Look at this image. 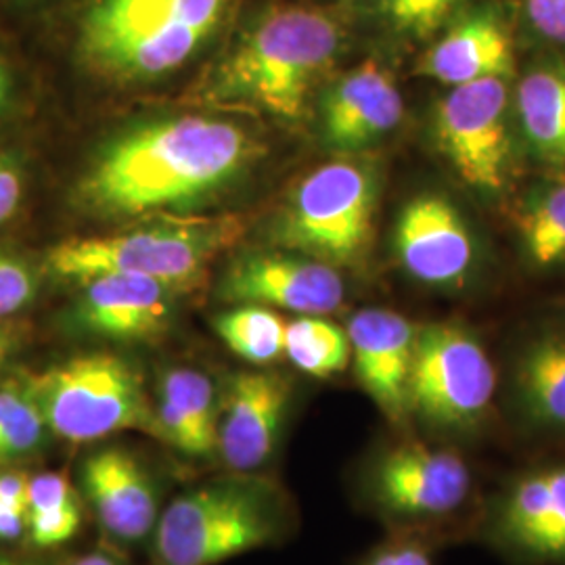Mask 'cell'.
<instances>
[{
  "mask_svg": "<svg viewBox=\"0 0 565 565\" xmlns=\"http://www.w3.org/2000/svg\"><path fill=\"white\" fill-rule=\"evenodd\" d=\"M9 350H11V338L7 333V329L0 324V366L7 361L9 356Z\"/></svg>",
  "mask_w": 565,
  "mask_h": 565,
  "instance_id": "38",
  "label": "cell"
},
{
  "mask_svg": "<svg viewBox=\"0 0 565 565\" xmlns=\"http://www.w3.org/2000/svg\"><path fill=\"white\" fill-rule=\"evenodd\" d=\"M23 179L18 163L0 156V224L7 223L20 207Z\"/></svg>",
  "mask_w": 565,
  "mask_h": 565,
  "instance_id": "32",
  "label": "cell"
},
{
  "mask_svg": "<svg viewBox=\"0 0 565 565\" xmlns=\"http://www.w3.org/2000/svg\"><path fill=\"white\" fill-rule=\"evenodd\" d=\"M30 478L20 471H0V503L28 511Z\"/></svg>",
  "mask_w": 565,
  "mask_h": 565,
  "instance_id": "34",
  "label": "cell"
},
{
  "mask_svg": "<svg viewBox=\"0 0 565 565\" xmlns=\"http://www.w3.org/2000/svg\"><path fill=\"white\" fill-rule=\"evenodd\" d=\"M46 429L72 445L139 429L162 440L141 373L111 352H88L25 382Z\"/></svg>",
  "mask_w": 565,
  "mask_h": 565,
  "instance_id": "4",
  "label": "cell"
},
{
  "mask_svg": "<svg viewBox=\"0 0 565 565\" xmlns=\"http://www.w3.org/2000/svg\"><path fill=\"white\" fill-rule=\"evenodd\" d=\"M237 224H162L118 235L60 243L49 252V268L86 281L97 275H135L166 282L177 291L202 277L207 263L233 242Z\"/></svg>",
  "mask_w": 565,
  "mask_h": 565,
  "instance_id": "5",
  "label": "cell"
},
{
  "mask_svg": "<svg viewBox=\"0 0 565 565\" xmlns=\"http://www.w3.org/2000/svg\"><path fill=\"white\" fill-rule=\"evenodd\" d=\"M518 116L532 151L551 166L565 163V67L543 65L518 86Z\"/></svg>",
  "mask_w": 565,
  "mask_h": 565,
  "instance_id": "22",
  "label": "cell"
},
{
  "mask_svg": "<svg viewBox=\"0 0 565 565\" xmlns=\"http://www.w3.org/2000/svg\"><path fill=\"white\" fill-rule=\"evenodd\" d=\"M404 103L392 76L375 61L343 74L323 103L324 141L340 151H359L380 141L403 120Z\"/></svg>",
  "mask_w": 565,
  "mask_h": 565,
  "instance_id": "17",
  "label": "cell"
},
{
  "mask_svg": "<svg viewBox=\"0 0 565 565\" xmlns=\"http://www.w3.org/2000/svg\"><path fill=\"white\" fill-rule=\"evenodd\" d=\"M36 275L20 258L0 249V321L23 310L36 298Z\"/></svg>",
  "mask_w": 565,
  "mask_h": 565,
  "instance_id": "28",
  "label": "cell"
},
{
  "mask_svg": "<svg viewBox=\"0 0 565 565\" xmlns=\"http://www.w3.org/2000/svg\"><path fill=\"white\" fill-rule=\"evenodd\" d=\"M289 404L287 382L264 371L237 373L218 415L216 450L237 473L260 469L273 455Z\"/></svg>",
  "mask_w": 565,
  "mask_h": 565,
  "instance_id": "14",
  "label": "cell"
},
{
  "mask_svg": "<svg viewBox=\"0 0 565 565\" xmlns=\"http://www.w3.org/2000/svg\"><path fill=\"white\" fill-rule=\"evenodd\" d=\"M518 231L527 258L536 266L565 263V179L548 182L527 198Z\"/></svg>",
  "mask_w": 565,
  "mask_h": 565,
  "instance_id": "24",
  "label": "cell"
},
{
  "mask_svg": "<svg viewBox=\"0 0 565 565\" xmlns=\"http://www.w3.org/2000/svg\"><path fill=\"white\" fill-rule=\"evenodd\" d=\"M221 294L228 302L321 317L342 306L345 287L329 264L282 254H254L231 266Z\"/></svg>",
  "mask_w": 565,
  "mask_h": 565,
  "instance_id": "11",
  "label": "cell"
},
{
  "mask_svg": "<svg viewBox=\"0 0 565 565\" xmlns=\"http://www.w3.org/2000/svg\"><path fill=\"white\" fill-rule=\"evenodd\" d=\"M285 324L281 315L258 303H243L214 321L223 342L243 361L254 364L273 363L281 356Z\"/></svg>",
  "mask_w": 565,
  "mask_h": 565,
  "instance_id": "25",
  "label": "cell"
},
{
  "mask_svg": "<svg viewBox=\"0 0 565 565\" xmlns=\"http://www.w3.org/2000/svg\"><path fill=\"white\" fill-rule=\"evenodd\" d=\"M163 443L189 457H207L218 440V404L210 377L195 369H170L156 406Z\"/></svg>",
  "mask_w": 565,
  "mask_h": 565,
  "instance_id": "20",
  "label": "cell"
},
{
  "mask_svg": "<svg viewBox=\"0 0 565 565\" xmlns=\"http://www.w3.org/2000/svg\"><path fill=\"white\" fill-rule=\"evenodd\" d=\"M11 90H13V78H11V70L0 57V111L7 107V103L11 99Z\"/></svg>",
  "mask_w": 565,
  "mask_h": 565,
  "instance_id": "36",
  "label": "cell"
},
{
  "mask_svg": "<svg viewBox=\"0 0 565 565\" xmlns=\"http://www.w3.org/2000/svg\"><path fill=\"white\" fill-rule=\"evenodd\" d=\"M419 72L450 88L484 78L507 81L513 74V42L505 23L492 13L457 23L425 53Z\"/></svg>",
  "mask_w": 565,
  "mask_h": 565,
  "instance_id": "19",
  "label": "cell"
},
{
  "mask_svg": "<svg viewBox=\"0 0 565 565\" xmlns=\"http://www.w3.org/2000/svg\"><path fill=\"white\" fill-rule=\"evenodd\" d=\"M46 424L28 385L0 387V463L36 452L44 443Z\"/></svg>",
  "mask_w": 565,
  "mask_h": 565,
  "instance_id": "26",
  "label": "cell"
},
{
  "mask_svg": "<svg viewBox=\"0 0 565 565\" xmlns=\"http://www.w3.org/2000/svg\"><path fill=\"white\" fill-rule=\"evenodd\" d=\"M82 488L105 534L137 543L158 525V494L142 465L120 446L90 452L82 465Z\"/></svg>",
  "mask_w": 565,
  "mask_h": 565,
  "instance_id": "16",
  "label": "cell"
},
{
  "mask_svg": "<svg viewBox=\"0 0 565 565\" xmlns=\"http://www.w3.org/2000/svg\"><path fill=\"white\" fill-rule=\"evenodd\" d=\"M282 354L306 375L331 377L350 363L348 331L323 317L302 315L285 324Z\"/></svg>",
  "mask_w": 565,
  "mask_h": 565,
  "instance_id": "23",
  "label": "cell"
},
{
  "mask_svg": "<svg viewBox=\"0 0 565 565\" xmlns=\"http://www.w3.org/2000/svg\"><path fill=\"white\" fill-rule=\"evenodd\" d=\"M78 494L63 473L46 471L30 478L28 486V515L44 513L60 507L76 505Z\"/></svg>",
  "mask_w": 565,
  "mask_h": 565,
  "instance_id": "30",
  "label": "cell"
},
{
  "mask_svg": "<svg viewBox=\"0 0 565 565\" xmlns=\"http://www.w3.org/2000/svg\"><path fill=\"white\" fill-rule=\"evenodd\" d=\"M350 361L364 392L394 424L411 413V369L417 329L403 315L366 308L348 324Z\"/></svg>",
  "mask_w": 565,
  "mask_h": 565,
  "instance_id": "12",
  "label": "cell"
},
{
  "mask_svg": "<svg viewBox=\"0 0 565 565\" xmlns=\"http://www.w3.org/2000/svg\"><path fill=\"white\" fill-rule=\"evenodd\" d=\"M78 300V323L109 340H149L170 321L174 287L149 277L97 275L86 279Z\"/></svg>",
  "mask_w": 565,
  "mask_h": 565,
  "instance_id": "18",
  "label": "cell"
},
{
  "mask_svg": "<svg viewBox=\"0 0 565 565\" xmlns=\"http://www.w3.org/2000/svg\"><path fill=\"white\" fill-rule=\"evenodd\" d=\"M524 13L536 34L565 46V0H524Z\"/></svg>",
  "mask_w": 565,
  "mask_h": 565,
  "instance_id": "31",
  "label": "cell"
},
{
  "mask_svg": "<svg viewBox=\"0 0 565 565\" xmlns=\"http://www.w3.org/2000/svg\"><path fill=\"white\" fill-rule=\"evenodd\" d=\"M494 532L527 559L565 562V463L534 469L509 486Z\"/></svg>",
  "mask_w": 565,
  "mask_h": 565,
  "instance_id": "15",
  "label": "cell"
},
{
  "mask_svg": "<svg viewBox=\"0 0 565 565\" xmlns=\"http://www.w3.org/2000/svg\"><path fill=\"white\" fill-rule=\"evenodd\" d=\"M513 382L530 422L565 429V331H546L525 343Z\"/></svg>",
  "mask_w": 565,
  "mask_h": 565,
  "instance_id": "21",
  "label": "cell"
},
{
  "mask_svg": "<svg viewBox=\"0 0 565 565\" xmlns=\"http://www.w3.org/2000/svg\"><path fill=\"white\" fill-rule=\"evenodd\" d=\"M394 245L406 273L427 285L461 282L473 264L469 226L457 207L438 195H422L404 205Z\"/></svg>",
  "mask_w": 565,
  "mask_h": 565,
  "instance_id": "13",
  "label": "cell"
},
{
  "mask_svg": "<svg viewBox=\"0 0 565 565\" xmlns=\"http://www.w3.org/2000/svg\"><path fill=\"white\" fill-rule=\"evenodd\" d=\"M436 141L469 186L501 191L511 158L509 95L503 78L450 88L436 107Z\"/></svg>",
  "mask_w": 565,
  "mask_h": 565,
  "instance_id": "9",
  "label": "cell"
},
{
  "mask_svg": "<svg viewBox=\"0 0 565 565\" xmlns=\"http://www.w3.org/2000/svg\"><path fill=\"white\" fill-rule=\"evenodd\" d=\"M459 0H384L390 23L408 36H429L450 15Z\"/></svg>",
  "mask_w": 565,
  "mask_h": 565,
  "instance_id": "27",
  "label": "cell"
},
{
  "mask_svg": "<svg viewBox=\"0 0 565 565\" xmlns=\"http://www.w3.org/2000/svg\"><path fill=\"white\" fill-rule=\"evenodd\" d=\"M338 23L306 7L273 9L254 23L216 74L214 95L298 120L310 90L340 53Z\"/></svg>",
  "mask_w": 565,
  "mask_h": 565,
  "instance_id": "2",
  "label": "cell"
},
{
  "mask_svg": "<svg viewBox=\"0 0 565 565\" xmlns=\"http://www.w3.org/2000/svg\"><path fill=\"white\" fill-rule=\"evenodd\" d=\"M0 565H34V564H28V562H21V559H13V557H4V555H0Z\"/></svg>",
  "mask_w": 565,
  "mask_h": 565,
  "instance_id": "39",
  "label": "cell"
},
{
  "mask_svg": "<svg viewBox=\"0 0 565 565\" xmlns=\"http://www.w3.org/2000/svg\"><path fill=\"white\" fill-rule=\"evenodd\" d=\"M497 373L492 361L461 324L434 323L417 329L411 369V411L448 434L482 425L492 406Z\"/></svg>",
  "mask_w": 565,
  "mask_h": 565,
  "instance_id": "7",
  "label": "cell"
},
{
  "mask_svg": "<svg viewBox=\"0 0 565 565\" xmlns=\"http://www.w3.org/2000/svg\"><path fill=\"white\" fill-rule=\"evenodd\" d=\"M72 565H121L118 559H114L111 555H105V553H90V555H84L78 562H74Z\"/></svg>",
  "mask_w": 565,
  "mask_h": 565,
  "instance_id": "37",
  "label": "cell"
},
{
  "mask_svg": "<svg viewBox=\"0 0 565 565\" xmlns=\"http://www.w3.org/2000/svg\"><path fill=\"white\" fill-rule=\"evenodd\" d=\"M277 509L268 492L243 482L200 486L166 509L156 527L160 565H218L270 545Z\"/></svg>",
  "mask_w": 565,
  "mask_h": 565,
  "instance_id": "6",
  "label": "cell"
},
{
  "mask_svg": "<svg viewBox=\"0 0 565 565\" xmlns=\"http://www.w3.org/2000/svg\"><path fill=\"white\" fill-rule=\"evenodd\" d=\"M373 494L387 511L404 518H440L463 505L471 471L452 450L401 445L387 450L373 469Z\"/></svg>",
  "mask_w": 565,
  "mask_h": 565,
  "instance_id": "10",
  "label": "cell"
},
{
  "mask_svg": "<svg viewBox=\"0 0 565 565\" xmlns=\"http://www.w3.org/2000/svg\"><path fill=\"white\" fill-rule=\"evenodd\" d=\"M81 503H76V505L60 507L44 513H30L25 532L32 545L49 548V546L63 545L70 539H74L81 530Z\"/></svg>",
  "mask_w": 565,
  "mask_h": 565,
  "instance_id": "29",
  "label": "cell"
},
{
  "mask_svg": "<svg viewBox=\"0 0 565 565\" xmlns=\"http://www.w3.org/2000/svg\"><path fill=\"white\" fill-rule=\"evenodd\" d=\"M256 156L237 124L184 116L147 124L111 142L81 182V200L105 216H135L198 202Z\"/></svg>",
  "mask_w": 565,
  "mask_h": 565,
  "instance_id": "1",
  "label": "cell"
},
{
  "mask_svg": "<svg viewBox=\"0 0 565 565\" xmlns=\"http://www.w3.org/2000/svg\"><path fill=\"white\" fill-rule=\"evenodd\" d=\"M366 565H434L424 546L415 543L390 546L380 551Z\"/></svg>",
  "mask_w": 565,
  "mask_h": 565,
  "instance_id": "33",
  "label": "cell"
},
{
  "mask_svg": "<svg viewBox=\"0 0 565 565\" xmlns=\"http://www.w3.org/2000/svg\"><path fill=\"white\" fill-rule=\"evenodd\" d=\"M231 0H95L81 21L82 60L116 81L158 78L218 28Z\"/></svg>",
  "mask_w": 565,
  "mask_h": 565,
  "instance_id": "3",
  "label": "cell"
},
{
  "mask_svg": "<svg viewBox=\"0 0 565 565\" xmlns=\"http://www.w3.org/2000/svg\"><path fill=\"white\" fill-rule=\"evenodd\" d=\"M375 182L356 163H327L296 189L279 223V242L308 256L348 263L373 231Z\"/></svg>",
  "mask_w": 565,
  "mask_h": 565,
  "instance_id": "8",
  "label": "cell"
},
{
  "mask_svg": "<svg viewBox=\"0 0 565 565\" xmlns=\"http://www.w3.org/2000/svg\"><path fill=\"white\" fill-rule=\"evenodd\" d=\"M28 530V511L0 503V541H15Z\"/></svg>",
  "mask_w": 565,
  "mask_h": 565,
  "instance_id": "35",
  "label": "cell"
}]
</instances>
